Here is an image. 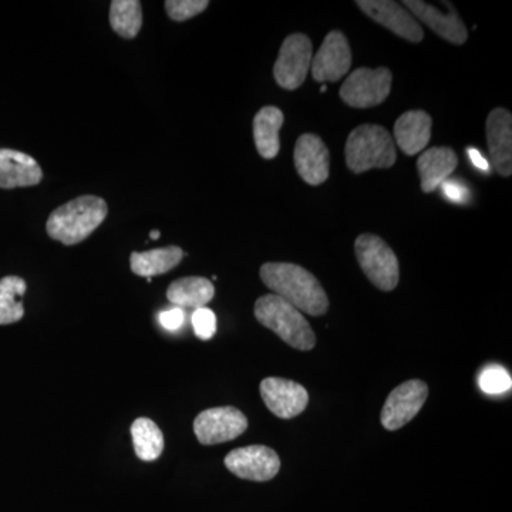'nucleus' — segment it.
Instances as JSON below:
<instances>
[{"label": "nucleus", "instance_id": "nucleus-21", "mask_svg": "<svg viewBox=\"0 0 512 512\" xmlns=\"http://www.w3.org/2000/svg\"><path fill=\"white\" fill-rule=\"evenodd\" d=\"M215 288L210 279L200 276L181 278L168 286V301L174 303L177 308H205L212 301Z\"/></svg>", "mask_w": 512, "mask_h": 512}, {"label": "nucleus", "instance_id": "nucleus-15", "mask_svg": "<svg viewBox=\"0 0 512 512\" xmlns=\"http://www.w3.org/2000/svg\"><path fill=\"white\" fill-rule=\"evenodd\" d=\"M293 158L296 171L305 183L320 185L328 180L330 156L322 138L315 134H302L296 141Z\"/></svg>", "mask_w": 512, "mask_h": 512}, {"label": "nucleus", "instance_id": "nucleus-24", "mask_svg": "<svg viewBox=\"0 0 512 512\" xmlns=\"http://www.w3.org/2000/svg\"><path fill=\"white\" fill-rule=\"evenodd\" d=\"M28 285L19 276H5L0 279V325L19 322L25 315L23 296Z\"/></svg>", "mask_w": 512, "mask_h": 512}, {"label": "nucleus", "instance_id": "nucleus-12", "mask_svg": "<svg viewBox=\"0 0 512 512\" xmlns=\"http://www.w3.org/2000/svg\"><path fill=\"white\" fill-rule=\"evenodd\" d=\"M356 5L370 19L392 30L397 36L412 43H420L423 40L424 32L420 23L399 3L392 0H359Z\"/></svg>", "mask_w": 512, "mask_h": 512}, {"label": "nucleus", "instance_id": "nucleus-28", "mask_svg": "<svg viewBox=\"0 0 512 512\" xmlns=\"http://www.w3.org/2000/svg\"><path fill=\"white\" fill-rule=\"evenodd\" d=\"M192 328L201 340H210L217 332V316L208 308L195 309Z\"/></svg>", "mask_w": 512, "mask_h": 512}, {"label": "nucleus", "instance_id": "nucleus-13", "mask_svg": "<svg viewBox=\"0 0 512 512\" xmlns=\"http://www.w3.org/2000/svg\"><path fill=\"white\" fill-rule=\"evenodd\" d=\"M261 396L265 406L279 419H293L305 412L309 394L302 384L281 377L262 380Z\"/></svg>", "mask_w": 512, "mask_h": 512}, {"label": "nucleus", "instance_id": "nucleus-27", "mask_svg": "<svg viewBox=\"0 0 512 512\" xmlns=\"http://www.w3.org/2000/svg\"><path fill=\"white\" fill-rule=\"evenodd\" d=\"M480 386L485 393L501 394L511 389V376L500 366L487 367L480 377Z\"/></svg>", "mask_w": 512, "mask_h": 512}, {"label": "nucleus", "instance_id": "nucleus-26", "mask_svg": "<svg viewBox=\"0 0 512 512\" xmlns=\"http://www.w3.org/2000/svg\"><path fill=\"white\" fill-rule=\"evenodd\" d=\"M165 12L174 22H185V20L200 15L210 6L207 0H167L164 3Z\"/></svg>", "mask_w": 512, "mask_h": 512}, {"label": "nucleus", "instance_id": "nucleus-9", "mask_svg": "<svg viewBox=\"0 0 512 512\" xmlns=\"http://www.w3.org/2000/svg\"><path fill=\"white\" fill-rule=\"evenodd\" d=\"M429 396V387L421 380L400 384L387 397L380 414L383 427L389 431L402 429L419 414Z\"/></svg>", "mask_w": 512, "mask_h": 512}, {"label": "nucleus", "instance_id": "nucleus-7", "mask_svg": "<svg viewBox=\"0 0 512 512\" xmlns=\"http://www.w3.org/2000/svg\"><path fill=\"white\" fill-rule=\"evenodd\" d=\"M312 42L303 33L286 37L274 67L276 83L285 90L301 87L311 70Z\"/></svg>", "mask_w": 512, "mask_h": 512}, {"label": "nucleus", "instance_id": "nucleus-14", "mask_svg": "<svg viewBox=\"0 0 512 512\" xmlns=\"http://www.w3.org/2000/svg\"><path fill=\"white\" fill-rule=\"evenodd\" d=\"M447 12H440L439 9L429 5L420 0H406L404 6L409 10L414 18H419L421 22L426 23L427 26L437 35L446 39L447 42L454 43V45H464L468 39V32L463 20L458 16L457 10L453 5L444 2Z\"/></svg>", "mask_w": 512, "mask_h": 512}, {"label": "nucleus", "instance_id": "nucleus-5", "mask_svg": "<svg viewBox=\"0 0 512 512\" xmlns=\"http://www.w3.org/2000/svg\"><path fill=\"white\" fill-rule=\"evenodd\" d=\"M355 251L360 268L376 288L390 292L399 285V261L382 238L373 234L360 235L355 242Z\"/></svg>", "mask_w": 512, "mask_h": 512}, {"label": "nucleus", "instance_id": "nucleus-16", "mask_svg": "<svg viewBox=\"0 0 512 512\" xmlns=\"http://www.w3.org/2000/svg\"><path fill=\"white\" fill-rule=\"evenodd\" d=\"M487 140L495 170L503 177L512 174V116L505 109H494L487 119Z\"/></svg>", "mask_w": 512, "mask_h": 512}, {"label": "nucleus", "instance_id": "nucleus-6", "mask_svg": "<svg viewBox=\"0 0 512 512\" xmlns=\"http://www.w3.org/2000/svg\"><path fill=\"white\" fill-rule=\"evenodd\" d=\"M393 74L386 67H360L350 73L340 89V97L353 109H372L389 97Z\"/></svg>", "mask_w": 512, "mask_h": 512}, {"label": "nucleus", "instance_id": "nucleus-18", "mask_svg": "<svg viewBox=\"0 0 512 512\" xmlns=\"http://www.w3.org/2000/svg\"><path fill=\"white\" fill-rule=\"evenodd\" d=\"M431 126H433V120L426 111H407L394 124V138L397 146L407 156H416L429 144Z\"/></svg>", "mask_w": 512, "mask_h": 512}, {"label": "nucleus", "instance_id": "nucleus-23", "mask_svg": "<svg viewBox=\"0 0 512 512\" xmlns=\"http://www.w3.org/2000/svg\"><path fill=\"white\" fill-rule=\"evenodd\" d=\"M131 437H133L134 450L140 460H157L163 454L164 436L160 427L153 420L140 417L131 426Z\"/></svg>", "mask_w": 512, "mask_h": 512}, {"label": "nucleus", "instance_id": "nucleus-19", "mask_svg": "<svg viewBox=\"0 0 512 512\" xmlns=\"http://www.w3.org/2000/svg\"><path fill=\"white\" fill-rule=\"evenodd\" d=\"M458 164L457 154L450 147H433L424 151L417 160L421 190L429 194L448 180Z\"/></svg>", "mask_w": 512, "mask_h": 512}, {"label": "nucleus", "instance_id": "nucleus-31", "mask_svg": "<svg viewBox=\"0 0 512 512\" xmlns=\"http://www.w3.org/2000/svg\"><path fill=\"white\" fill-rule=\"evenodd\" d=\"M468 157H470L471 163L476 165L478 170L485 171V173L490 171V165H488V161L485 160L483 156H481V153L477 150V148H468Z\"/></svg>", "mask_w": 512, "mask_h": 512}, {"label": "nucleus", "instance_id": "nucleus-30", "mask_svg": "<svg viewBox=\"0 0 512 512\" xmlns=\"http://www.w3.org/2000/svg\"><path fill=\"white\" fill-rule=\"evenodd\" d=\"M440 187L450 201L463 202L467 200L468 191L457 181L446 180Z\"/></svg>", "mask_w": 512, "mask_h": 512}, {"label": "nucleus", "instance_id": "nucleus-3", "mask_svg": "<svg viewBox=\"0 0 512 512\" xmlns=\"http://www.w3.org/2000/svg\"><path fill=\"white\" fill-rule=\"evenodd\" d=\"M255 318L293 349L308 352L315 348L316 336L308 320L295 306L274 293L261 296L255 302Z\"/></svg>", "mask_w": 512, "mask_h": 512}, {"label": "nucleus", "instance_id": "nucleus-10", "mask_svg": "<svg viewBox=\"0 0 512 512\" xmlns=\"http://www.w3.org/2000/svg\"><path fill=\"white\" fill-rule=\"evenodd\" d=\"M225 467L242 480L261 483L276 477L281 468V460L272 448L249 446L232 450L225 457Z\"/></svg>", "mask_w": 512, "mask_h": 512}, {"label": "nucleus", "instance_id": "nucleus-1", "mask_svg": "<svg viewBox=\"0 0 512 512\" xmlns=\"http://www.w3.org/2000/svg\"><path fill=\"white\" fill-rule=\"evenodd\" d=\"M261 279L274 295L291 303L306 315L322 316L328 312L329 299L318 279L302 266L269 262L262 265Z\"/></svg>", "mask_w": 512, "mask_h": 512}, {"label": "nucleus", "instance_id": "nucleus-2", "mask_svg": "<svg viewBox=\"0 0 512 512\" xmlns=\"http://www.w3.org/2000/svg\"><path fill=\"white\" fill-rule=\"evenodd\" d=\"M109 214L106 201L83 195L56 208L46 222L49 237L64 245H76L89 238Z\"/></svg>", "mask_w": 512, "mask_h": 512}, {"label": "nucleus", "instance_id": "nucleus-22", "mask_svg": "<svg viewBox=\"0 0 512 512\" xmlns=\"http://www.w3.org/2000/svg\"><path fill=\"white\" fill-rule=\"evenodd\" d=\"M184 251L178 247L151 249L146 252H133L130 256L131 271L144 278L163 275L180 265Z\"/></svg>", "mask_w": 512, "mask_h": 512}, {"label": "nucleus", "instance_id": "nucleus-17", "mask_svg": "<svg viewBox=\"0 0 512 512\" xmlns=\"http://www.w3.org/2000/svg\"><path fill=\"white\" fill-rule=\"evenodd\" d=\"M43 180V171L35 158L20 151L0 148V188L32 187Z\"/></svg>", "mask_w": 512, "mask_h": 512}, {"label": "nucleus", "instance_id": "nucleus-33", "mask_svg": "<svg viewBox=\"0 0 512 512\" xmlns=\"http://www.w3.org/2000/svg\"><path fill=\"white\" fill-rule=\"evenodd\" d=\"M326 90H328V87L323 86V87H322V89H320V92L325 93V92H326Z\"/></svg>", "mask_w": 512, "mask_h": 512}, {"label": "nucleus", "instance_id": "nucleus-29", "mask_svg": "<svg viewBox=\"0 0 512 512\" xmlns=\"http://www.w3.org/2000/svg\"><path fill=\"white\" fill-rule=\"evenodd\" d=\"M185 322V313L183 309L175 308L170 309V311H165L160 313V323L164 329L170 330V332H175L184 325Z\"/></svg>", "mask_w": 512, "mask_h": 512}, {"label": "nucleus", "instance_id": "nucleus-11", "mask_svg": "<svg viewBox=\"0 0 512 512\" xmlns=\"http://www.w3.org/2000/svg\"><path fill=\"white\" fill-rule=\"evenodd\" d=\"M352 66L348 39L340 30H332L312 59L313 79L319 83L338 82Z\"/></svg>", "mask_w": 512, "mask_h": 512}, {"label": "nucleus", "instance_id": "nucleus-8", "mask_svg": "<svg viewBox=\"0 0 512 512\" xmlns=\"http://www.w3.org/2000/svg\"><path fill=\"white\" fill-rule=\"evenodd\" d=\"M247 429V417L235 407H214L198 414L194 420L195 436L204 446L235 440Z\"/></svg>", "mask_w": 512, "mask_h": 512}, {"label": "nucleus", "instance_id": "nucleus-4", "mask_svg": "<svg viewBox=\"0 0 512 512\" xmlns=\"http://www.w3.org/2000/svg\"><path fill=\"white\" fill-rule=\"evenodd\" d=\"M345 154L346 164L355 174L393 167L397 158L392 134L377 124L356 127L346 141Z\"/></svg>", "mask_w": 512, "mask_h": 512}, {"label": "nucleus", "instance_id": "nucleus-32", "mask_svg": "<svg viewBox=\"0 0 512 512\" xmlns=\"http://www.w3.org/2000/svg\"><path fill=\"white\" fill-rule=\"evenodd\" d=\"M158 238H160V231L154 229V231L150 232V239H153V241H157Z\"/></svg>", "mask_w": 512, "mask_h": 512}, {"label": "nucleus", "instance_id": "nucleus-20", "mask_svg": "<svg viewBox=\"0 0 512 512\" xmlns=\"http://www.w3.org/2000/svg\"><path fill=\"white\" fill-rule=\"evenodd\" d=\"M284 113L274 106L262 107L254 119V140L259 156L272 160L281 150L279 131L284 126Z\"/></svg>", "mask_w": 512, "mask_h": 512}, {"label": "nucleus", "instance_id": "nucleus-25", "mask_svg": "<svg viewBox=\"0 0 512 512\" xmlns=\"http://www.w3.org/2000/svg\"><path fill=\"white\" fill-rule=\"evenodd\" d=\"M110 25L117 35L134 39L143 26V12L138 0H113L110 6Z\"/></svg>", "mask_w": 512, "mask_h": 512}]
</instances>
